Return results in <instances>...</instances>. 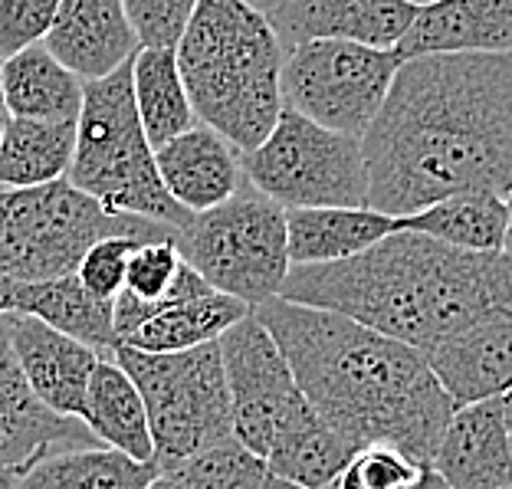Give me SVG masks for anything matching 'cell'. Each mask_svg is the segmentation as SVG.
Here are the masks:
<instances>
[{
    "instance_id": "obj_26",
    "label": "cell",
    "mask_w": 512,
    "mask_h": 489,
    "mask_svg": "<svg viewBox=\"0 0 512 489\" xmlns=\"http://www.w3.org/2000/svg\"><path fill=\"white\" fill-rule=\"evenodd\" d=\"M404 230H417L447 247L470 253H503L506 243V197L493 191H460L398 217Z\"/></svg>"
},
{
    "instance_id": "obj_42",
    "label": "cell",
    "mask_w": 512,
    "mask_h": 489,
    "mask_svg": "<svg viewBox=\"0 0 512 489\" xmlns=\"http://www.w3.org/2000/svg\"><path fill=\"white\" fill-rule=\"evenodd\" d=\"M145 489H184V486H181V483H174V480H171V476H165V473H158V476H155V480H151V483H148Z\"/></svg>"
},
{
    "instance_id": "obj_31",
    "label": "cell",
    "mask_w": 512,
    "mask_h": 489,
    "mask_svg": "<svg viewBox=\"0 0 512 489\" xmlns=\"http://www.w3.org/2000/svg\"><path fill=\"white\" fill-rule=\"evenodd\" d=\"M161 473L184 489H260L270 476V467L260 453L243 447L237 437H224Z\"/></svg>"
},
{
    "instance_id": "obj_13",
    "label": "cell",
    "mask_w": 512,
    "mask_h": 489,
    "mask_svg": "<svg viewBox=\"0 0 512 489\" xmlns=\"http://www.w3.org/2000/svg\"><path fill=\"white\" fill-rule=\"evenodd\" d=\"M7 339L17 355V365L27 378L30 391L60 417H79L86 404V388L92 368L102 358L92 345L69 339V335L50 329L46 322L7 312Z\"/></svg>"
},
{
    "instance_id": "obj_27",
    "label": "cell",
    "mask_w": 512,
    "mask_h": 489,
    "mask_svg": "<svg viewBox=\"0 0 512 489\" xmlns=\"http://www.w3.org/2000/svg\"><path fill=\"white\" fill-rule=\"evenodd\" d=\"M158 476L155 463L125 457L102 444L46 453L20 473L17 489H145Z\"/></svg>"
},
{
    "instance_id": "obj_10",
    "label": "cell",
    "mask_w": 512,
    "mask_h": 489,
    "mask_svg": "<svg viewBox=\"0 0 512 489\" xmlns=\"http://www.w3.org/2000/svg\"><path fill=\"white\" fill-rule=\"evenodd\" d=\"M401 56L352 40H309L283 56L279 96L283 109L322 128L362 138L394 83Z\"/></svg>"
},
{
    "instance_id": "obj_25",
    "label": "cell",
    "mask_w": 512,
    "mask_h": 489,
    "mask_svg": "<svg viewBox=\"0 0 512 489\" xmlns=\"http://www.w3.org/2000/svg\"><path fill=\"white\" fill-rule=\"evenodd\" d=\"M14 312L46 322L50 329L92 345L96 352H112V302L96 299L79 283L76 273L43 279V283H17Z\"/></svg>"
},
{
    "instance_id": "obj_38",
    "label": "cell",
    "mask_w": 512,
    "mask_h": 489,
    "mask_svg": "<svg viewBox=\"0 0 512 489\" xmlns=\"http://www.w3.org/2000/svg\"><path fill=\"white\" fill-rule=\"evenodd\" d=\"M260 489H306V486H299V483H293V480H283V476H276V473H270L263 480V486Z\"/></svg>"
},
{
    "instance_id": "obj_28",
    "label": "cell",
    "mask_w": 512,
    "mask_h": 489,
    "mask_svg": "<svg viewBox=\"0 0 512 489\" xmlns=\"http://www.w3.org/2000/svg\"><path fill=\"white\" fill-rule=\"evenodd\" d=\"M132 96L138 122H142L151 148H161L181 132H188L191 125H197L174 50H148V46H142L132 56Z\"/></svg>"
},
{
    "instance_id": "obj_45",
    "label": "cell",
    "mask_w": 512,
    "mask_h": 489,
    "mask_svg": "<svg viewBox=\"0 0 512 489\" xmlns=\"http://www.w3.org/2000/svg\"><path fill=\"white\" fill-rule=\"evenodd\" d=\"M503 489H512V483H506V486H503Z\"/></svg>"
},
{
    "instance_id": "obj_29",
    "label": "cell",
    "mask_w": 512,
    "mask_h": 489,
    "mask_svg": "<svg viewBox=\"0 0 512 489\" xmlns=\"http://www.w3.org/2000/svg\"><path fill=\"white\" fill-rule=\"evenodd\" d=\"M76 145V122L14 119L0 135V188H33L66 178Z\"/></svg>"
},
{
    "instance_id": "obj_3",
    "label": "cell",
    "mask_w": 512,
    "mask_h": 489,
    "mask_svg": "<svg viewBox=\"0 0 512 489\" xmlns=\"http://www.w3.org/2000/svg\"><path fill=\"white\" fill-rule=\"evenodd\" d=\"M279 296L339 312L424 352L467 325L512 316V260L398 227L348 260L293 266Z\"/></svg>"
},
{
    "instance_id": "obj_9",
    "label": "cell",
    "mask_w": 512,
    "mask_h": 489,
    "mask_svg": "<svg viewBox=\"0 0 512 489\" xmlns=\"http://www.w3.org/2000/svg\"><path fill=\"white\" fill-rule=\"evenodd\" d=\"M243 178L283 207H368L362 138L322 128L293 109L279 112L270 135L240 151Z\"/></svg>"
},
{
    "instance_id": "obj_20",
    "label": "cell",
    "mask_w": 512,
    "mask_h": 489,
    "mask_svg": "<svg viewBox=\"0 0 512 489\" xmlns=\"http://www.w3.org/2000/svg\"><path fill=\"white\" fill-rule=\"evenodd\" d=\"M398 217L375 207H286V243L293 266L339 263L394 234Z\"/></svg>"
},
{
    "instance_id": "obj_32",
    "label": "cell",
    "mask_w": 512,
    "mask_h": 489,
    "mask_svg": "<svg viewBox=\"0 0 512 489\" xmlns=\"http://www.w3.org/2000/svg\"><path fill=\"white\" fill-rule=\"evenodd\" d=\"M427 463L414 460L394 444H365L335 476L329 489H417Z\"/></svg>"
},
{
    "instance_id": "obj_1",
    "label": "cell",
    "mask_w": 512,
    "mask_h": 489,
    "mask_svg": "<svg viewBox=\"0 0 512 489\" xmlns=\"http://www.w3.org/2000/svg\"><path fill=\"white\" fill-rule=\"evenodd\" d=\"M368 207L407 217L460 191L512 188V53L401 60L362 135Z\"/></svg>"
},
{
    "instance_id": "obj_23",
    "label": "cell",
    "mask_w": 512,
    "mask_h": 489,
    "mask_svg": "<svg viewBox=\"0 0 512 489\" xmlns=\"http://www.w3.org/2000/svg\"><path fill=\"white\" fill-rule=\"evenodd\" d=\"M348 457H352V447L322 421L316 407L299 391V398L289 404V411L276 427L270 453H266V467L306 489H329Z\"/></svg>"
},
{
    "instance_id": "obj_4",
    "label": "cell",
    "mask_w": 512,
    "mask_h": 489,
    "mask_svg": "<svg viewBox=\"0 0 512 489\" xmlns=\"http://www.w3.org/2000/svg\"><path fill=\"white\" fill-rule=\"evenodd\" d=\"M178 69L197 122L250 151L270 135L283 96V43L247 0H197L178 46Z\"/></svg>"
},
{
    "instance_id": "obj_35",
    "label": "cell",
    "mask_w": 512,
    "mask_h": 489,
    "mask_svg": "<svg viewBox=\"0 0 512 489\" xmlns=\"http://www.w3.org/2000/svg\"><path fill=\"white\" fill-rule=\"evenodd\" d=\"M60 0H0V60L23 46L43 43Z\"/></svg>"
},
{
    "instance_id": "obj_2",
    "label": "cell",
    "mask_w": 512,
    "mask_h": 489,
    "mask_svg": "<svg viewBox=\"0 0 512 489\" xmlns=\"http://www.w3.org/2000/svg\"><path fill=\"white\" fill-rule=\"evenodd\" d=\"M253 316L286 355L306 401L348 447L394 444L430 467L457 404L421 348L283 296L253 306Z\"/></svg>"
},
{
    "instance_id": "obj_33",
    "label": "cell",
    "mask_w": 512,
    "mask_h": 489,
    "mask_svg": "<svg viewBox=\"0 0 512 489\" xmlns=\"http://www.w3.org/2000/svg\"><path fill=\"white\" fill-rule=\"evenodd\" d=\"M138 50H174L194 14L197 0H122Z\"/></svg>"
},
{
    "instance_id": "obj_36",
    "label": "cell",
    "mask_w": 512,
    "mask_h": 489,
    "mask_svg": "<svg viewBox=\"0 0 512 489\" xmlns=\"http://www.w3.org/2000/svg\"><path fill=\"white\" fill-rule=\"evenodd\" d=\"M14 293H17V279H10L0 270V319H4L7 312H14Z\"/></svg>"
},
{
    "instance_id": "obj_41",
    "label": "cell",
    "mask_w": 512,
    "mask_h": 489,
    "mask_svg": "<svg viewBox=\"0 0 512 489\" xmlns=\"http://www.w3.org/2000/svg\"><path fill=\"white\" fill-rule=\"evenodd\" d=\"M17 480H20V473H17V470L0 467V489H17Z\"/></svg>"
},
{
    "instance_id": "obj_19",
    "label": "cell",
    "mask_w": 512,
    "mask_h": 489,
    "mask_svg": "<svg viewBox=\"0 0 512 489\" xmlns=\"http://www.w3.org/2000/svg\"><path fill=\"white\" fill-rule=\"evenodd\" d=\"M155 168L165 191L188 214L211 211L230 201L247 181L240 151L207 125H191L188 132L155 148Z\"/></svg>"
},
{
    "instance_id": "obj_15",
    "label": "cell",
    "mask_w": 512,
    "mask_h": 489,
    "mask_svg": "<svg viewBox=\"0 0 512 489\" xmlns=\"http://www.w3.org/2000/svg\"><path fill=\"white\" fill-rule=\"evenodd\" d=\"M430 470L450 489H503L512 483V447L499 398L460 404L450 414Z\"/></svg>"
},
{
    "instance_id": "obj_34",
    "label": "cell",
    "mask_w": 512,
    "mask_h": 489,
    "mask_svg": "<svg viewBox=\"0 0 512 489\" xmlns=\"http://www.w3.org/2000/svg\"><path fill=\"white\" fill-rule=\"evenodd\" d=\"M142 243V237H102L86 250V256L76 266V279L96 299L112 302L122 293L128 256Z\"/></svg>"
},
{
    "instance_id": "obj_39",
    "label": "cell",
    "mask_w": 512,
    "mask_h": 489,
    "mask_svg": "<svg viewBox=\"0 0 512 489\" xmlns=\"http://www.w3.org/2000/svg\"><path fill=\"white\" fill-rule=\"evenodd\" d=\"M417 489H450V486H447L444 480H440V476H437L434 470L427 467L424 476H421V483H417Z\"/></svg>"
},
{
    "instance_id": "obj_43",
    "label": "cell",
    "mask_w": 512,
    "mask_h": 489,
    "mask_svg": "<svg viewBox=\"0 0 512 489\" xmlns=\"http://www.w3.org/2000/svg\"><path fill=\"white\" fill-rule=\"evenodd\" d=\"M250 7H256V10H263V14H270V10H276L283 0H247Z\"/></svg>"
},
{
    "instance_id": "obj_5",
    "label": "cell",
    "mask_w": 512,
    "mask_h": 489,
    "mask_svg": "<svg viewBox=\"0 0 512 489\" xmlns=\"http://www.w3.org/2000/svg\"><path fill=\"white\" fill-rule=\"evenodd\" d=\"M66 181L106 207L181 230L191 214L165 191L155 168V148L145 138L132 96V60L102 79L83 83L76 145Z\"/></svg>"
},
{
    "instance_id": "obj_16",
    "label": "cell",
    "mask_w": 512,
    "mask_h": 489,
    "mask_svg": "<svg viewBox=\"0 0 512 489\" xmlns=\"http://www.w3.org/2000/svg\"><path fill=\"white\" fill-rule=\"evenodd\" d=\"M424 358L457 407L503 398L512 388V316L467 325L424 348Z\"/></svg>"
},
{
    "instance_id": "obj_21",
    "label": "cell",
    "mask_w": 512,
    "mask_h": 489,
    "mask_svg": "<svg viewBox=\"0 0 512 489\" xmlns=\"http://www.w3.org/2000/svg\"><path fill=\"white\" fill-rule=\"evenodd\" d=\"M0 92L14 119L76 122L83 109V79L43 43L23 46L0 60Z\"/></svg>"
},
{
    "instance_id": "obj_17",
    "label": "cell",
    "mask_w": 512,
    "mask_h": 489,
    "mask_svg": "<svg viewBox=\"0 0 512 489\" xmlns=\"http://www.w3.org/2000/svg\"><path fill=\"white\" fill-rule=\"evenodd\" d=\"M394 53L401 60L437 53H512V0H430L414 10Z\"/></svg>"
},
{
    "instance_id": "obj_22",
    "label": "cell",
    "mask_w": 512,
    "mask_h": 489,
    "mask_svg": "<svg viewBox=\"0 0 512 489\" xmlns=\"http://www.w3.org/2000/svg\"><path fill=\"white\" fill-rule=\"evenodd\" d=\"M79 421L89 427V434L102 447L119 450L132 460L155 463V444H151L145 398L138 391V384L128 378V371L112 355H102L96 368H92Z\"/></svg>"
},
{
    "instance_id": "obj_12",
    "label": "cell",
    "mask_w": 512,
    "mask_h": 489,
    "mask_svg": "<svg viewBox=\"0 0 512 489\" xmlns=\"http://www.w3.org/2000/svg\"><path fill=\"white\" fill-rule=\"evenodd\" d=\"M99 444L79 417H60L30 391L0 319V467L23 473L46 453Z\"/></svg>"
},
{
    "instance_id": "obj_44",
    "label": "cell",
    "mask_w": 512,
    "mask_h": 489,
    "mask_svg": "<svg viewBox=\"0 0 512 489\" xmlns=\"http://www.w3.org/2000/svg\"><path fill=\"white\" fill-rule=\"evenodd\" d=\"M407 4H414V7H424V4H430V0H407Z\"/></svg>"
},
{
    "instance_id": "obj_11",
    "label": "cell",
    "mask_w": 512,
    "mask_h": 489,
    "mask_svg": "<svg viewBox=\"0 0 512 489\" xmlns=\"http://www.w3.org/2000/svg\"><path fill=\"white\" fill-rule=\"evenodd\" d=\"M217 342L224 355L234 437L266 460L279 421L299 398V384L289 371L286 355L279 352L266 325L253 316V309Z\"/></svg>"
},
{
    "instance_id": "obj_24",
    "label": "cell",
    "mask_w": 512,
    "mask_h": 489,
    "mask_svg": "<svg viewBox=\"0 0 512 489\" xmlns=\"http://www.w3.org/2000/svg\"><path fill=\"white\" fill-rule=\"evenodd\" d=\"M247 312V302L217 293V289H207V293L171 302V306L155 312L138 329L128 332L119 345L138 348V352H188V348L217 342Z\"/></svg>"
},
{
    "instance_id": "obj_7",
    "label": "cell",
    "mask_w": 512,
    "mask_h": 489,
    "mask_svg": "<svg viewBox=\"0 0 512 489\" xmlns=\"http://www.w3.org/2000/svg\"><path fill=\"white\" fill-rule=\"evenodd\" d=\"M112 358L145 398L158 473L217 440L234 437L220 342L188 352H138L115 345Z\"/></svg>"
},
{
    "instance_id": "obj_37",
    "label": "cell",
    "mask_w": 512,
    "mask_h": 489,
    "mask_svg": "<svg viewBox=\"0 0 512 489\" xmlns=\"http://www.w3.org/2000/svg\"><path fill=\"white\" fill-rule=\"evenodd\" d=\"M503 253L512 260V188L506 194V243H503Z\"/></svg>"
},
{
    "instance_id": "obj_14",
    "label": "cell",
    "mask_w": 512,
    "mask_h": 489,
    "mask_svg": "<svg viewBox=\"0 0 512 489\" xmlns=\"http://www.w3.org/2000/svg\"><path fill=\"white\" fill-rule=\"evenodd\" d=\"M407 0H283L266 14L283 50L309 40H352L391 50L414 17Z\"/></svg>"
},
{
    "instance_id": "obj_8",
    "label": "cell",
    "mask_w": 512,
    "mask_h": 489,
    "mask_svg": "<svg viewBox=\"0 0 512 489\" xmlns=\"http://www.w3.org/2000/svg\"><path fill=\"white\" fill-rule=\"evenodd\" d=\"M174 243L184 263L194 266L217 293L247 306L279 296L286 273L293 270L286 243V207L260 194L250 181L211 211L191 214Z\"/></svg>"
},
{
    "instance_id": "obj_18",
    "label": "cell",
    "mask_w": 512,
    "mask_h": 489,
    "mask_svg": "<svg viewBox=\"0 0 512 489\" xmlns=\"http://www.w3.org/2000/svg\"><path fill=\"white\" fill-rule=\"evenodd\" d=\"M43 46L83 79H102L138 53L122 0H60Z\"/></svg>"
},
{
    "instance_id": "obj_6",
    "label": "cell",
    "mask_w": 512,
    "mask_h": 489,
    "mask_svg": "<svg viewBox=\"0 0 512 489\" xmlns=\"http://www.w3.org/2000/svg\"><path fill=\"white\" fill-rule=\"evenodd\" d=\"M174 227L132 214H109L66 178L33 188H0V270L17 283L76 273L102 237H171Z\"/></svg>"
},
{
    "instance_id": "obj_30",
    "label": "cell",
    "mask_w": 512,
    "mask_h": 489,
    "mask_svg": "<svg viewBox=\"0 0 512 489\" xmlns=\"http://www.w3.org/2000/svg\"><path fill=\"white\" fill-rule=\"evenodd\" d=\"M184 266V256L178 243L171 237H155L142 240L128 256V270L122 293L112 299V329H115V345L132 329H138L145 319L165 306L174 279H178Z\"/></svg>"
},
{
    "instance_id": "obj_40",
    "label": "cell",
    "mask_w": 512,
    "mask_h": 489,
    "mask_svg": "<svg viewBox=\"0 0 512 489\" xmlns=\"http://www.w3.org/2000/svg\"><path fill=\"white\" fill-rule=\"evenodd\" d=\"M499 404H503V421H506V434H509V447H512V388L499 398Z\"/></svg>"
}]
</instances>
